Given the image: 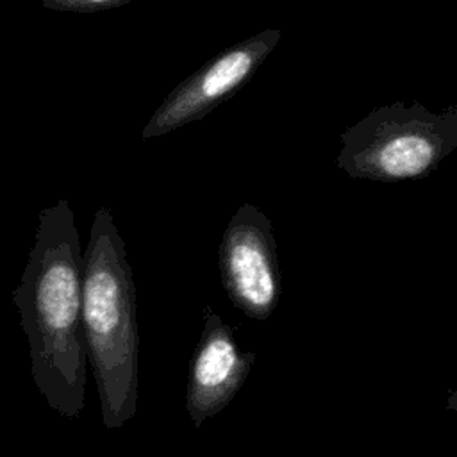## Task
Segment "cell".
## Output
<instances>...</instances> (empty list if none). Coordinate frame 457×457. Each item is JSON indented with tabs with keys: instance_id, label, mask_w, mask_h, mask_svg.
<instances>
[{
	"instance_id": "cell-1",
	"label": "cell",
	"mask_w": 457,
	"mask_h": 457,
	"mask_svg": "<svg viewBox=\"0 0 457 457\" xmlns=\"http://www.w3.org/2000/svg\"><path fill=\"white\" fill-rule=\"evenodd\" d=\"M84 253L66 198L45 207L20 284L12 291L29 343L30 375L59 416L75 420L86 405L87 353L82 330Z\"/></svg>"
},
{
	"instance_id": "cell-2",
	"label": "cell",
	"mask_w": 457,
	"mask_h": 457,
	"mask_svg": "<svg viewBox=\"0 0 457 457\" xmlns=\"http://www.w3.org/2000/svg\"><path fill=\"white\" fill-rule=\"evenodd\" d=\"M82 330L105 428H121L137 409L139 328L125 243L109 207L93 216L82 271Z\"/></svg>"
},
{
	"instance_id": "cell-3",
	"label": "cell",
	"mask_w": 457,
	"mask_h": 457,
	"mask_svg": "<svg viewBox=\"0 0 457 457\" xmlns=\"http://www.w3.org/2000/svg\"><path fill=\"white\" fill-rule=\"evenodd\" d=\"M337 168L352 179L400 182L434 171L457 148V105L432 112L420 102L373 109L341 134Z\"/></svg>"
},
{
	"instance_id": "cell-4",
	"label": "cell",
	"mask_w": 457,
	"mask_h": 457,
	"mask_svg": "<svg viewBox=\"0 0 457 457\" xmlns=\"http://www.w3.org/2000/svg\"><path fill=\"white\" fill-rule=\"evenodd\" d=\"M221 286L248 318L268 320L278 305L282 282L270 218L241 204L223 230L218 248Z\"/></svg>"
},
{
	"instance_id": "cell-5",
	"label": "cell",
	"mask_w": 457,
	"mask_h": 457,
	"mask_svg": "<svg viewBox=\"0 0 457 457\" xmlns=\"http://www.w3.org/2000/svg\"><path fill=\"white\" fill-rule=\"evenodd\" d=\"M280 36V30L266 29L202 64L166 95L143 127V139L164 136L202 120L214 107L232 98L268 59Z\"/></svg>"
},
{
	"instance_id": "cell-6",
	"label": "cell",
	"mask_w": 457,
	"mask_h": 457,
	"mask_svg": "<svg viewBox=\"0 0 457 457\" xmlns=\"http://www.w3.org/2000/svg\"><path fill=\"white\" fill-rule=\"evenodd\" d=\"M255 359V352L239 350L232 327L211 305H205L204 327L186 384V412L195 428H200L205 420L216 416L232 402Z\"/></svg>"
},
{
	"instance_id": "cell-7",
	"label": "cell",
	"mask_w": 457,
	"mask_h": 457,
	"mask_svg": "<svg viewBox=\"0 0 457 457\" xmlns=\"http://www.w3.org/2000/svg\"><path fill=\"white\" fill-rule=\"evenodd\" d=\"M132 0H43V7L62 12H98L121 7Z\"/></svg>"
}]
</instances>
